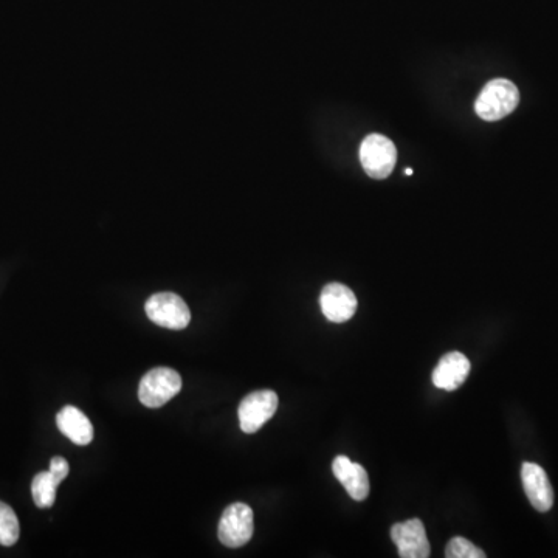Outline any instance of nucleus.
Here are the masks:
<instances>
[{"mask_svg": "<svg viewBox=\"0 0 558 558\" xmlns=\"http://www.w3.org/2000/svg\"><path fill=\"white\" fill-rule=\"evenodd\" d=\"M520 92L512 81L496 78L484 86L475 103L476 115L486 121H498L517 109Z\"/></svg>", "mask_w": 558, "mask_h": 558, "instance_id": "nucleus-1", "label": "nucleus"}, {"mask_svg": "<svg viewBox=\"0 0 558 558\" xmlns=\"http://www.w3.org/2000/svg\"><path fill=\"white\" fill-rule=\"evenodd\" d=\"M182 390V377L171 368L151 369L138 386V399L148 408H160Z\"/></svg>", "mask_w": 558, "mask_h": 558, "instance_id": "nucleus-2", "label": "nucleus"}, {"mask_svg": "<svg viewBox=\"0 0 558 558\" xmlns=\"http://www.w3.org/2000/svg\"><path fill=\"white\" fill-rule=\"evenodd\" d=\"M360 162L372 179H386L396 166V146L385 135H368L360 146Z\"/></svg>", "mask_w": 558, "mask_h": 558, "instance_id": "nucleus-3", "label": "nucleus"}, {"mask_svg": "<svg viewBox=\"0 0 558 558\" xmlns=\"http://www.w3.org/2000/svg\"><path fill=\"white\" fill-rule=\"evenodd\" d=\"M146 315L162 328L180 331L191 321L190 307L173 292L155 293L146 301Z\"/></svg>", "mask_w": 558, "mask_h": 558, "instance_id": "nucleus-4", "label": "nucleus"}, {"mask_svg": "<svg viewBox=\"0 0 558 558\" xmlns=\"http://www.w3.org/2000/svg\"><path fill=\"white\" fill-rule=\"evenodd\" d=\"M255 531L252 507L244 503L228 506L219 521V540L227 548H241L252 540Z\"/></svg>", "mask_w": 558, "mask_h": 558, "instance_id": "nucleus-5", "label": "nucleus"}, {"mask_svg": "<svg viewBox=\"0 0 558 558\" xmlns=\"http://www.w3.org/2000/svg\"><path fill=\"white\" fill-rule=\"evenodd\" d=\"M278 410V396L275 391L262 390L248 394L239 405V424L244 433H256L262 425L272 419Z\"/></svg>", "mask_w": 558, "mask_h": 558, "instance_id": "nucleus-6", "label": "nucleus"}, {"mask_svg": "<svg viewBox=\"0 0 558 558\" xmlns=\"http://www.w3.org/2000/svg\"><path fill=\"white\" fill-rule=\"evenodd\" d=\"M391 538L402 558L430 557V541H428L424 523L417 518L394 524L391 529Z\"/></svg>", "mask_w": 558, "mask_h": 558, "instance_id": "nucleus-7", "label": "nucleus"}, {"mask_svg": "<svg viewBox=\"0 0 558 558\" xmlns=\"http://www.w3.org/2000/svg\"><path fill=\"white\" fill-rule=\"evenodd\" d=\"M357 298L349 287L331 283L321 290L320 307L324 317L332 323H345L354 317Z\"/></svg>", "mask_w": 558, "mask_h": 558, "instance_id": "nucleus-8", "label": "nucleus"}, {"mask_svg": "<svg viewBox=\"0 0 558 558\" xmlns=\"http://www.w3.org/2000/svg\"><path fill=\"white\" fill-rule=\"evenodd\" d=\"M521 479H523L524 492L531 501L532 507L543 514L549 512L554 504V490L545 470L534 462H524L521 467Z\"/></svg>", "mask_w": 558, "mask_h": 558, "instance_id": "nucleus-9", "label": "nucleus"}, {"mask_svg": "<svg viewBox=\"0 0 558 558\" xmlns=\"http://www.w3.org/2000/svg\"><path fill=\"white\" fill-rule=\"evenodd\" d=\"M469 359L461 352H448L439 360L433 371V383L436 388L444 391L458 390L459 386L469 377Z\"/></svg>", "mask_w": 558, "mask_h": 558, "instance_id": "nucleus-10", "label": "nucleus"}, {"mask_svg": "<svg viewBox=\"0 0 558 558\" xmlns=\"http://www.w3.org/2000/svg\"><path fill=\"white\" fill-rule=\"evenodd\" d=\"M335 478L343 484L352 500L363 501L369 495V478L363 465L355 464L348 456H337L332 462Z\"/></svg>", "mask_w": 558, "mask_h": 558, "instance_id": "nucleus-11", "label": "nucleus"}, {"mask_svg": "<svg viewBox=\"0 0 558 558\" xmlns=\"http://www.w3.org/2000/svg\"><path fill=\"white\" fill-rule=\"evenodd\" d=\"M56 424H58L59 431L73 444L87 445L92 442V424H90L89 417L78 408L72 407V405L62 408L56 416Z\"/></svg>", "mask_w": 558, "mask_h": 558, "instance_id": "nucleus-12", "label": "nucleus"}, {"mask_svg": "<svg viewBox=\"0 0 558 558\" xmlns=\"http://www.w3.org/2000/svg\"><path fill=\"white\" fill-rule=\"evenodd\" d=\"M58 486L59 484L56 483V479L53 478L50 472L38 473L33 478L31 495H33V500H35V504L39 509H50L55 504Z\"/></svg>", "mask_w": 558, "mask_h": 558, "instance_id": "nucleus-13", "label": "nucleus"}, {"mask_svg": "<svg viewBox=\"0 0 558 558\" xmlns=\"http://www.w3.org/2000/svg\"><path fill=\"white\" fill-rule=\"evenodd\" d=\"M19 535H21V526L18 517L7 503L0 501V545H16Z\"/></svg>", "mask_w": 558, "mask_h": 558, "instance_id": "nucleus-14", "label": "nucleus"}, {"mask_svg": "<svg viewBox=\"0 0 558 558\" xmlns=\"http://www.w3.org/2000/svg\"><path fill=\"white\" fill-rule=\"evenodd\" d=\"M447 558H486V552L473 545L467 538L455 537L445 548Z\"/></svg>", "mask_w": 558, "mask_h": 558, "instance_id": "nucleus-15", "label": "nucleus"}, {"mask_svg": "<svg viewBox=\"0 0 558 558\" xmlns=\"http://www.w3.org/2000/svg\"><path fill=\"white\" fill-rule=\"evenodd\" d=\"M50 473H52L53 478L56 479V483L61 484L64 479L69 475L70 467L69 462L66 459L61 458V456H56L50 462Z\"/></svg>", "mask_w": 558, "mask_h": 558, "instance_id": "nucleus-16", "label": "nucleus"}, {"mask_svg": "<svg viewBox=\"0 0 558 558\" xmlns=\"http://www.w3.org/2000/svg\"><path fill=\"white\" fill-rule=\"evenodd\" d=\"M405 174H408V176H411V174H413V169H411V168L405 169Z\"/></svg>", "mask_w": 558, "mask_h": 558, "instance_id": "nucleus-17", "label": "nucleus"}]
</instances>
